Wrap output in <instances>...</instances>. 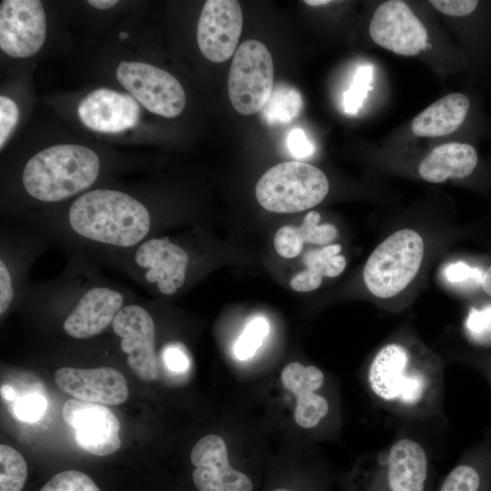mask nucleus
Instances as JSON below:
<instances>
[{
	"instance_id": "obj_17",
	"label": "nucleus",
	"mask_w": 491,
	"mask_h": 491,
	"mask_svg": "<svg viewBox=\"0 0 491 491\" xmlns=\"http://www.w3.org/2000/svg\"><path fill=\"white\" fill-rule=\"evenodd\" d=\"M55 381L62 391L87 402L116 406L128 397L125 377L113 367H62L55 371Z\"/></svg>"
},
{
	"instance_id": "obj_27",
	"label": "nucleus",
	"mask_w": 491,
	"mask_h": 491,
	"mask_svg": "<svg viewBox=\"0 0 491 491\" xmlns=\"http://www.w3.org/2000/svg\"><path fill=\"white\" fill-rule=\"evenodd\" d=\"M466 339L475 346L491 347V303L471 307L464 320Z\"/></svg>"
},
{
	"instance_id": "obj_10",
	"label": "nucleus",
	"mask_w": 491,
	"mask_h": 491,
	"mask_svg": "<svg viewBox=\"0 0 491 491\" xmlns=\"http://www.w3.org/2000/svg\"><path fill=\"white\" fill-rule=\"evenodd\" d=\"M112 328L119 337L120 349L133 373L143 381L158 377L155 325L150 312L138 304H126L117 314Z\"/></svg>"
},
{
	"instance_id": "obj_25",
	"label": "nucleus",
	"mask_w": 491,
	"mask_h": 491,
	"mask_svg": "<svg viewBox=\"0 0 491 491\" xmlns=\"http://www.w3.org/2000/svg\"><path fill=\"white\" fill-rule=\"evenodd\" d=\"M340 252L341 246L338 244L313 248L304 254L303 262L306 269L321 277H336L344 271L346 265Z\"/></svg>"
},
{
	"instance_id": "obj_18",
	"label": "nucleus",
	"mask_w": 491,
	"mask_h": 491,
	"mask_svg": "<svg viewBox=\"0 0 491 491\" xmlns=\"http://www.w3.org/2000/svg\"><path fill=\"white\" fill-rule=\"evenodd\" d=\"M77 115L81 122L91 130L120 133L136 125L140 106L131 95L99 88L81 100Z\"/></svg>"
},
{
	"instance_id": "obj_28",
	"label": "nucleus",
	"mask_w": 491,
	"mask_h": 491,
	"mask_svg": "<svg viewBox=\"0 0 491 491\" xmlns=\"http://www.w3.org/2000/svg\"><path fill=\"white\" fill-rule=\"evenodd\" d=\"M269 326L266 318L257 316L250 320L235 345V354L239 360L255 355L267 336Z\"/></svg>"
},
{
	"instance_id": "obj_1",
	"label": "nucleus",
	"mask_w": 491,
	"mask_h": 491,
	"mask_svg": "<svg viewBox=\"0 0 491 491\" xmlns=\"http://www.w3.org/2000/svg\"><path fill=\"white\" fill-rule=\"evenodd\" d=\"M365 383L376 406L399 421L446 420L445 364L413 336L381 345L367 363Z\"/></svg>"
},
{
	"instance_id": "obj_44",
	"label": "nucleus",
	"mask_w": 491,
	"mask_h": 491,
	"mask_svg": "<svg viewBox=\"0 0 491 491\" xmlns=\"http://www.w3.org/2000/svg\"><path fill=\"white\" fill-rule=\"evenodd\" d=\"M119 36H120L121 39L125 40V38L128 37V35L125 32H122V33L119 34Z\"/></svg>"
},
{
	"instance_id": "obj_40",
	"label": "nucleus",
	"mask_w": 491,
	"mask_h": 491,
	"mask_svg": "<svg viewBox=\"0 0 491 491\" xmlns=\"http://www.w3.org/2000/svg\"><path fill=\"white\" fill-rule=\"evenodd\" d=\"M481 288L491 296V266L483 274Z\"/></svg>"
},
{
	"instance_id": "obj_4",
	"label": "nucleus",
	"mask_w": 491,
	"mask_h": 491,
	"mask_svg": "<svg viewBox=\"0 0 491 491\" xmlns=\"http://www.w3.org/2000/svg\"><path fill=\"white\" fill-rule=\"evenodd\" d=\"M425 254L423 237L414 229L396 231L369 256L363 270L368 291L377 298H391L417 275Z\"/></svg>"
},
{
	"instance_id": "obj_42",
	"label": "nucleus",
	"mask_w": 491,
	"mask_h": 491,
	"mask_svg": "<svg viewBox=\"0 0 491 491\" xmlns=\"http://www.w3.org/2000/svg\"><path fill=\"white\" fill-rule=\"evenodd\" d=\"M478 369L480 370L482 376L486 379L489 386L491 387V362L478 366Z\"/></svg>"
},
{
	"instance_id": "obj_31",
	"label": "nucleus",
	"mask_w": 491,
	"mask_h": 491,
	"mask_svg": "<svg viewBox=\"0 0 491 491\" xmlns=\"http://www.w3.org/2000/svg\"><path fill=\"white\" fill-rule=\"evenodd\" d=\"M484 272L466 262L456 261L448 264L443 270L445 279L453 286L462 289H473L481 286Z\"/></svg>"
},
{
	"instance_id": "obj_43",
	"label": "nucleus",
	"mask_w": 491,
	"mask_h": 491,
	"mask_svg": "<svg viewBox=\"0 0 491 491\" xmlns=\"http://www.w3.org/2000/svg\"><path fill=\"white\" fill-rule=\"evenodd\" d=\"M304 3H306V4L309 5L318 6V5H327V4L331 3V1H328V0H306V1H304Z\"/></svg>"
},
{
	"instance_id": "obj_15",
	"label": "nucleus",
	"mask_w": 491,
	"mask_h": 491,
	"mask_svg": "<svg viewBox=\"0 0 491 491\" xmlns=\"http://www.w3.org/2000/svg\"><path fill=\"white\" fill-rule=\"evenodd\" d=\"M190 460L195 469L192 478L198 491H252L251 479L234 469L228 462L224 439L206 435L194 446Z\"/></svg>"
},
{
	"instance_id": "obj_5",
	"label": "nucleus",
	"mask_w": 491,
	"mask_h": 491,
	"mask_svg": "<svg viewBox=\"0 0 491 491\" xmlns=\"http://www.w3.org/2000/svg\"><path fill=\"white\" fill-rule=\"evenodd\" d=\"M329 190L325 173L302 162H284L269 168L257 181L258 203L274 213H296L321 203Z\"/></svg>"
},
{
	"instance_id": "obj_29",
	"label": "nucleus",
	"mask_w": 491,
	"mask_h": 491,
	"mask_svg": "<svg viewBox=\"0 0 491 491\" xmlns=\"http://www.w3.org/2000/svg\"><path fill=\"white\" fill-rule=\"evenodd\" d=\"M372 74L370 65H361L356 69L350 87L344 93V109L347 114L355 115L362 106L371 89Z\"/></svg>"
},
{
	"instance_id": "obj_45",
	"label": "nucleus",
	"mask_w": 491,
	"mask_h": 491,
	"mask_svg": "<svg viewBox=\"0 0 491 491\" xmlns=\"http://www.w3.org/2000/svg\"><path fill=\"white\" fill-rule=\"evenodd\" d=\"M272 491H291V490H288V489H286V488H276V489H274Z\"/></svg>"
},
{
	"instance_id": "obj_16",
	"label": "nucleus",
	"mask_w": 491,
	"mask_h": 491,
	"mask_svg": "<svg viewBox=\"0 0 491 491\" xmlns=\"http://www.w3.org/2000/svg\"><path fill=\"white\" fill-rule=\"evenodd\" d=\"M125 295L110 286L93 285L78 296L73 308L65 318V333L75 339H88L112 326L115 316L126 305Z\"/></svg>"
},
{
	"instance_id": "obj_36",
	"label": "nucleus",
	"mask_w": 491,
	"mask_h": 491,
	"mask_svg": "<svg viewBox=\"0 0 491 491\" xmlns=\"http://www.w3.org/2000/svg\"><path fill=\"white\" fill-rule=\"evenodd\" d=\"M429 3L446 15L465 17L471 15L480 2L476 0H431Z\"/></svg>"
},
{
	"instance_id": "obj_8",
	"label": "nucleus",
	"mask_w": 491,
	"mask_h": 491,
	"mask_svg": "<svg viewBox=\"0 0 491 491\" xmlns=\"http://www.w3.org/2000/svg\"><path fill=\"white\" fill-rule=\"evenodd\" d=\"M124 256L130 274L164 296L175 295L185 283L189 256L168 237H149Z\"/></svg>"
},
{
	"instance_id": "obj_32",
	"label": "nucleus",
	"mask_w": 491,
	"mask_h": 491,
	"mask_svg": "<svg viewBox=\"0 0 491 491\" xmlns=\"http://www.w3.org/2000/svg\"><path fill=\"white\" fill-rule=\"evenodd\" d=\"M46 399L40 394H28L21 397L14 406V415L22 422H35L45 414Z\"/></svg>"
},
{
	"instance_id": "obj_30",
	"label": "nucleus",
	"mask_w": 491,
	"mask_h": 491,
	"mask_svg": "<svg viewBox=\"0 0 491 491\" xmlns=\"http://www.w3.org/2000/svg\"><path fill=\"white\" fill-rule=\"evenodd\" d=\"M39 491H100L93 479L77 470L55 475Z\"/></svg>"
},
{
	"instance_id": "obj_39",
	"label": "nucleus",
	"mask_w": 491,
	"mask_h": 491,
	"mask_svg": "<svg viewBox=\"0 0 491 491\" xmlns=\"http://www.w3.org/2000/svg\"><path fill=\"white\" fill-rule=\"evenodd\" d=\"M87 3L95 8L100 10H105L115 5L118 1L116 0H89Z\"/></svg>"
},
{
	"instance_id": "obj_6",
	"label": "nucleus",
	"mask_w": 491,
	"mask_h": 491,
	"mask_svg": "<svg viewBox=\"0 0 491 491\" xmlns=\"http://www.w3.org/2000/svg\"><path fill=\"white\" fill-rule=\"evenodd\" d=\"M367 491H425L430 458L415 435L400 431L385 447L369 456Z\"/></svg>"
},
{
	"instance_id": "obj_41",
	"label": "nucleus",
	"mask_w": 491,
	"mask_h": 491,
	"mask_svg": "<svg viewBox=\"0 0 491 491\" xmlns=\"http://www.w3.org/2000/svg\"><path fill=\"white\" fill-rule=\"evenodd\" d=\"M2 397L7 401L14 400L15 396V389L10 386H3L1 387Z\"/></svg>"
},
{
	"instance_id": "obj_13",
	"label": "nucleus",
	"mask_w": 491,
	"mask_h": 491,
	"mask_svg": "<svg viewBox=\"0 0 491 491\" xmlns=\"http://www.w3.org/2000/svg\"><path fill=\"white\" fill-rule=\"evenodd\" d=\"M372 40L397 55L412 56L425 49L427 32L421 21L403 1L381 4L369 25Z\"/></svg>"
},
{
	"instance_id": "obj_3",
	"label": "nucleus",
	"mask_w": 491,
	"mask_h": 491,
	"mask_svg": "<svg viewBox=\"0 0 491 491\" xmlns=\"http://www.w3.org/2000/svg\"><path fill=\"white\" fill-rule=\"evenodd\" d=\"M100 173V159L89 147L56 145L33 155L25 164L22 183L35 200L55 203L91 187Z\"/></svg>"
},
{
	"instance_id": "obj_35",
	"label": "nucleus",
	"mask_w": 491,
	"mask_h": 491,
	"mask_svg": "<svg viewBox=\"0 0 491 491\" xmlns=\"http://www.w3.org/2000/svg\"><path fill=\"white\" fill-rule=\"evenodd\" d=\"M19 117V111L16 104L5 95L0 96V148L10 137L15 129Z\"/></svg>"
},
{
	"instance_id": "obj_11",
	"label": "nucleus",
	"mask_w": 491,
	"mask_h": 491,
	"mask_svg": "<svg viewBox=\"0 0 491 491\" xmlns=\"http://www.w3.org/2000/svg\"><path fill=\"white\" fill-rule=\"evenodd\" d=\"M62 416L86 452L105 456L120 448V422L105 405L71 398L65 402Z\"/></svg>"
},
{
	"instance_id": "obj_20",
	"label": "nucleus",
	"mask_w": 491,
	"mask_h": 491,
	"mask_svg": "<svg viewBox=\"0 0 491 491\" xmlns=\"http://www.w3.org/2000/svg\"><path fill=\"white\" fill-rule=\"evenodd\" d=\"M439 491H491V428L465 450Z\"/></svg>"
},
{
	"instance_id": "obj_37",
	"label": "nucleus",
	"mask_w": 491,
	"mask_h": 491,
	"mask_svg": "<svg viewBox=\"0 0 491 491\" xmlns=\"http://www.w3.org/2000/svg\"><path fill=\"white\" fill-rule=\"evenodd\" d=\"M290 153L298 158L307 157L315 152V147L307 139L305 132L299 128L293 129L287 137Z\"/></svg>"
},
{
	"instance_id": "obj_14",
	"label": "nucleus",
	"mask_w": 491,
	"mask_h": 491,
	"mask_svg": "<svg viewBox=\"0 0 491 491\" xmlns=\"http://www.w3.org/2000/svg\"><path fill=\"white\" fill-rule=\"evenodd\" d=\"M243 28V13L238 1L208 0L197 25V44L211 62L222 63L235 53Z\"/></svg>"
},
{
	"instance_id": "obj_26",
	"label": "nucleus",
	"mask_w": 491,
	"mask_h": 491,
	"mask_svg": "<svg viewBox=\"0 0 491 491\" xmlns=\"http://www.w3.org/2000/svg\"><path fill=\"white\" fill-rule=\"evenodd\" d=\"M27 477V466L15 448L0 445V491H22Z\"/></svg>"
},
{
	"instance_id": "obj_34",
	"label": "nucleus",
	"mask_w": 491,
	"mask_h": 491,
	"mask_svg": "<svg viewBox=\"0 0 491 491\" xmlns=\"http://www.w3.org/2000/svg\"><path fill=\"white\" fill-rule=\"evenodd\" d=\"M15 280L12 265L1 255L0 258V315L11 307L15 296Z\"/></svg>"
},
{
	"instance_id": "obj_21",
	"label": "nucleus",
	"mask_w": 491,
	"mask_h": 491,
	"mask_svg": "<svg viewBox=\"0 0 491 491\" xmlns=\"http://www.w3.org/2000/svg\"><path fill=\"white\" fill-rule=\"evenodd\" d=\"M479 162L476 148L467 143H446L435 147L419 164L420 176L430 183L449 178H465L473 174Z\"/></svg>"
},
{
	"instance_id": "obj_7",
	"label": "nucleus",
	"mask_w": 491,
	"mask_h": 491,
	"mask_svg": "<svg viewBox=\"0 0 491 491\" xmlns=\"http://www.w3.org/2000/svg\"><path fill=\"white\" fill-rule=\"evenodd\" d=\"M274 88V64L267 47L254 39L235 51L228 75V95L234 108L249 115L262 110Z\"/></svg>"
},
{
	"instance_id": "obj_33",
	"label": "nucleus",
	"mask_w": 491,
	"mask_h": 491,
	"mask_svg": "<svg viewBox=\"0 0 491 491\" xmlns=\"http://www.w3.org/2000/svg\"><path fill=\"white\" fill-rule=\"evenodd\" d=\"M163 365L175 374L185 373L190 366L186 347L182 343H169L161 350Z\"/></svg>"
},
{
	"instance_id": "obj_23",
	"label": "nucleus",
	"mask_w": 491,
	"mask_h": 491,
	"mask_svg": "<svg viewBox=\"0 0 491 491\" xmlns=\"http://www.w3.org/2000/svg\"><path fill=\"white\" fill-rule=\"evenodd\" d=\"M320 214L309 212L300 226L284 225L277 230L274 237V246L278 255L284 258L297 256L304 243L326 245L337 235V229L330 224L319 225Z\"/></svg>"
},
{
	"instance_id": "obj_12",
	"label": "nucleus",
	"mask_w": 491,
	"mask_h": 491,
	"mask_svg": "<svg viewBox=\"0 0 491 491\" xmlns=\"http://www.w3.org/2000/svg\"><path fill=\"white\" fill-rule=\"evenodd\" d=\"M46 21L38 0H4L0 5V47L15 58L32 56L44 45Z\"/></svg>"
},
{
	"instance_id": "obj_2",
	"label": "nucleus",
	"mask_w": 491,
	"mask_h": 491,
	"mask_svg": "<svg viewBox=\"0 0 491 491\" xmlns=\"http://www.w3.org/2000/svg\"><path fill=\"white\" fill-rule=\"evenodd\" d=\"M58 226L77 242L125 254L151 237L153 219L148 207L131 195L98 188L78 195Z\"/></svg>"
},
{
	"instance_id": "obj_22",
	"label": "nucleus",
	"mask_w": 491,
	"mask_h": 491,
	"mask_svg": "<svg viewBox=\"0 0 491 491\" xmlns=\"http://www.w3.org/2000/svg\"><path fill=\"white\" fill-rule=\"evenodd\" d=\"M470 98L462 93H451L433 103L412 121L416 136L436 137L457 130L471 109Z\"/></svg>"
},
{
	"instance_id": "obj_19",
	"label": "nucleus",
	"mask_w": 491,
	"mask_h": 491,
	"mask_svg": "<svg viewBox=\"0 0 491 491\" xmlns=\"http://www.w3.org/2000/svg\"><path fill=\"white\" fill-rule=\"evenodd\" d=\"M284 386L296 396L295 420L303 428H314L330 414L327 397L319 391L325 386L322 370L298 362L287 364L281 372Z\"/></svg>"
},
{
	"instance_id": "obj_24",
	"label": "nucleus",
	"mask_w": 491,
	"mask_h": 491,
	"mask_svg": "<svg viewBox=\"0 0 491 491\" xmlns=\"http://www.w3.org/2000/svg\"><path fill=\"white\" fill-rule=\"evenodd\" d=\"M303 107L301 94L294 87L279 84L261 110L263 121L269 125H285L295 120Z\"/></svg>"
},
{
	"instance_id": "obj_38",
	"label": "nucleus",
	"mask_w": 491,
	"mask_h": 491,
	"mask_svg": "<svg viewBox=\"0 0 491 491\" xmlns=\"http://www.w3.org/2000/svg\"><path fill=\"white\" fill-rule=\"evenodd\" d=\"M323 277L305 269L295 275L290 280L291 287L297 292H309L318 288Z\"/></svg>"
},
{
	"instance_id": "obj_9",
	"label": "nucleus",
	"mask_w": 491,
	"mask_h": 491,
	"mask_svg": "<svg viewBox=\"0 0 491 491\" xmlns=\"http://www.w3.org/2000/svg\"><path fill=\"white\" fill-rule=\"evenodd\" d=\"M116 78L129 94L151 113L173 118L185 105V94L168 72L143 62H121Z\"/></svg>"
}]
</instances>
